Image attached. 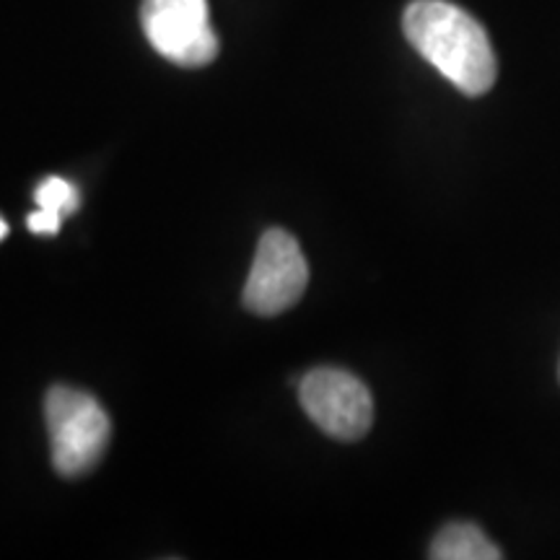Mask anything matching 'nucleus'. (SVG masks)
<instances>
[{"mask_svg":"<svg viewBox=\"0 0 560 560\" xmlns=\"http://www.w3.org/2000/svg\"><path fill=\"white\" fill-rule=\"evenodd\" d=\"M405 37L425 62L462 94L482 96L499 79V60L480 21L446 0H412L402 16Z\"/></svg>","mask_w":560,"mask_h":560,"instance_id":"nucleus-1","label":"nucleus"},{"mask_svg":"<svg viewBox=\"0 0 560 560\" xmlns=\"http://www.w3.org/2000/svg\"><path fill=\"white\" fill-rule=\"evenodd\" d=\"M52 465L62 478L91 472L109 444V416L94 397L73 387H52L45 400Z\"/></svg>","mask_w":560,"mask_h":560,"instance_id":"nucleus-2","label":"nucleus"},{"mask_svg":"<svg viewBox=\"0 0 560 560\" xmlns=\"http://www.w3.org/2000/svg\"><path fill=\"white\" fill-rule=\"evenodd\" d=\"M140 21L153 50L174 66L202 68L219 55L208 0H143Z\"/></svg>","mask_w":560,"mask_h":560,"instance_id":"nucleus-3","label":"nucleus"},{"mask_svg":"<svg viewBox=\"0 0 560 560\" xmlns=\"http://www.w3.org/2000/svg\"><path fill=\"white\" fill-rule=\"evenodd\" d=\"M301 408L327 436L359 441L374 423V397L359 376L342 369H314L299 384Z\"/></svg>","mask_w":560,"mask_h":560,"instance_id":"nucleus-4","label":"nucleus"},{"mask_svg":"<svg viewBox=\"0 0 560 560\" xmlns=\"http://www.w3.org/2000/svg\"><path fill=\"white\" fill-rule=\"evenodd\" d=\"M306 283L310 265L299 242L289 231L270 229L257 244L255 262L244 285V306L260 317H276L304 296Z\"/></svg>","mask_w":560,"mask_h":560,"instance_id":"nucleus-5","label":"nucleus"},{"mask_svg":"<svg viewBox=\"0 0 560 560\" xmlns=\"http://www.w3.org/2000/svg\"><path fill=\"white\" fill-rule=\"evenodd\" d=\"M433 560H501L503 552L470 522L446 524L431 545Z\"/></svg>","mask_w":560,"mask_h":560,"instance_id":"nucleus-6","label":"nucleus"},{"mask_svg":"<svg viewBox=\"0 0 560 560\" xmlns=\"http://www.w3.org/2000/svg\"><path fill=\"white\" fill-rule=\"evenodd\" d=\"M34 200H37L39 208L55 210L62 219L79 210V187L70 185L68 179L62 177H47L39 182V187L34 190Z\"/></svg>","mask_w":560,"mask_h":560,"instance_id":"nucleus-7","label":"nucleus"},{"mask_svg":"<svg viewBox=\"0 0 560 560\" xmlns=\"http://www.w3.org/2000/svg\"><path fill=\"white\" fill-rule=\"evenodd\" d=\"M60 223H62V215L55 213V210H47V208L34 210L30 219H26V226H30L32 234H42V236L58 234Z\"/></svg>","mask_w":560,"mask_h":560,"instance_id":"nucleus-8","label":"nucleus"},{"mask_svg":"<svg viewBox=\"0 0 560 560\" xmlns=\"http://www.w3.org/2000/svg\"><path fill=\"white\" fill-rule=\"evenodd\" d=\"M5 234H9V226H5V221L0 219V242L5 240Z\"/></svg>","mask_w":560,"mask_h":560,"instance_id":"nucleus-9","label":"nucleus"}]
</instances>
